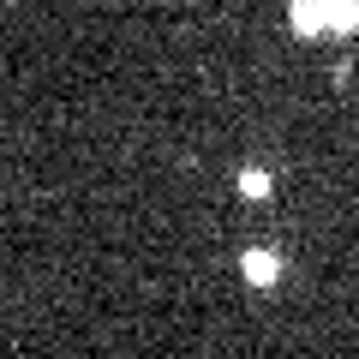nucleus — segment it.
Wrapping results in <instances>:
<instances>
[{"mask_svg":"<svg viewBox=\"0 0 359 359\" xmlns=\"http://www.w3.org/2000/svg\"><path fill=\"white\" fill-rule=\"evenodd\" d=\"M240 276H245V287H276L282 282V257L252 245V252H240Z\"/></svg>","mask_w":359,"mask_h":359,"instance_id":"nucleus-1","label":"nucleus"},{"mask_svg":"<svg viewBox=\"0 0 359 359\" xmlns=\"http://www.w3.org/2000/svg\"><path fill=\"white\" fill-rule=\"evenodd\" d=\"M287 30L294 36H323V0H287Z\"/></svg>","mask_w":359,"mask_h":359,"instance_id":"nucleus-2","label":"nucleus"},{"mask_svg":"<svg viewBox=\"0 0 359 359\" xmlns=\"http://www.w3.org/2000/svg\"><path fill=\"white\" fill-rule=\"evenodd\" d=\"M359 30V0H323V36H353Z\"/></svg>","mask_w":359,"mask_h":359,"instance_id":"nucleus-3","label":"nucleus"},{"mask_svg":"<svg viewBox=\"0 0 359 359\" xmlns=\"http://www.w3.org/2000/svg\"><path fill=\"white\" fill-rule=\"evenodd\" d=\"M269 186H276V180H269L264 168H240V198H252V204H257V198H269Z\"/></svg>","mask_w":359,"mask_h":359,"instance_id":"nucleus-4","label":"nucleus"}]
</instances>
